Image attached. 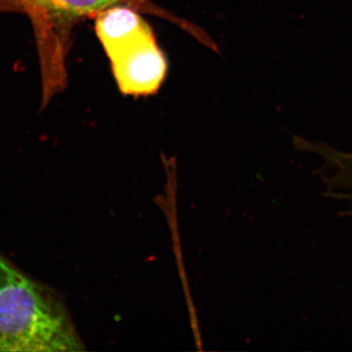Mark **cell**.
Instances as JSON below:
<instances>
[{
    "instance_id": "3",
    "label": "cell",
    "mask_w": 352,
    "mask_h": 352,
    "mask_svg": "<svg viewBox=\"0 0 352 352\" xmlns=\"http://www.w3.org/2000/svg\"><path fill=\"white\" fill-rule=\"evenodd\" d=\"M145 0H0V10L25 13L31 20L38 43L43 101L63 88L65 61L74 27L85 18L118 6H139Z\"/></svg>"
},
{
    "instance_id": "1",
    "label": "cell",
    "mask_w": 352,
    "mask_h": 352,
    "mask_svg": "<svg viewBox=\"0 0 352 352\" xmlns=\"http://www.w3.org/2000/svg\"><path fill=\"white\" fill-rule=\"evenodd\" d=\"M82 349L61 298L0 254V351Z\"/></svg>"
},
{
    "instance_id": "2",
    "label": "cell",
    "mask_w": 352,
    "mask_h": 352,
    "mask_svg": "<svg viewBox=\"0 0 352 352\" xmlns=\"http://www.w3.org/2000/svg\"><path fill=\"white\" fill-rule=\"evenodd\" d=\"M95 19L120 91L135 96L155 94L166 76V63L149 25L124 6L106 9Z\"/></svg>"
}]
</instances>
